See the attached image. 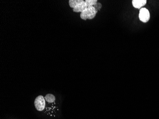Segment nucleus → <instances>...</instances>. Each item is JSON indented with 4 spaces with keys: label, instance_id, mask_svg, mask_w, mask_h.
I'll return each instance as SVG.
<instances>
[{
    "label": "nucleus",
    "instance_id": "obj_7",
    "mask_svg": "<svg viewBox=\"0 0 159 119\" xmlns=\"http://www.w3.org/2000/svg\"><path fill=\"white\" fill-rule=\"evenodd\" d=\"M82 1V0H69V4L71 8L73 9Z\"/></svg>",
    "mask_w": 159,
    "mask_h": 119
},
{
    "label": "nucleus",
    "instance_id": "obj_2",
    "mask_svg": "<svg viewBox=\"0 0 159 119\" xmlns=\"http://www.w3.org/2000/svg\"><path fill=\"white\" fill-rule=\"evenodd\" d=\"M34 106L39 112H42L45 110L46 106L45 97L42 95H39L35 98L34 102Z\"/></svg>",
    "mask_w": 159,
    "mask_h": 119
},
{
    "label": "nucleus",
    "instance_id": "obj_3",
    "mask_svg": "<svg viewBox=\"0 0 159 119\" xmlns=\"http://www.w3.org/2000/svg\"><path fill=\"white\" fill-rule=\"evenodd\" d=\"M139 16L140 21L144 23L148 22L150 18V14L149 10L145 8L140 9Z\"/></svg>",
    "mask_w": 159,
    "mask_h": 119
},
{
    "label": "nucleus",
    "instance_id": "obj_8",
    "mask_svg": "<svg viewBox=\"0 0 159 119\" xmlns=\"http://www.w3.org/2000/svg\"><path fill=\"white\" fill-rule=\"evenodd\" d=\"M85 2L86 3L87 7H89L93 6L98 2V1L97 0H86L85 1Z\"/></svg>",
    "mask_w": 159,
    "mask_h": 119
},
{
    "label": "nucleus",
    "instance_id": "obj_5",
    "mask_svg": "<svg viewBox=\"0 0 159 119\" xmlns=\"http://www.w3.org/2000/svg\"><path fill=\"white\" fill-rule=\"evenodd\" d=\"M146 0H133L132 4L134 8L140 9L146 4Z\"/></svg>",
    "mask_w": 159,
    "mask_h": 119
},
{
    "label": "nucleus",
    "instance_id": "obj_6",
    "mask_svg": "<svg viewBox=\"0 0 159 119\" xmlns=\"http://www.w3.org/2000/svg\"><path fill=\"white\" fill-rule=\"evenodd\" d=\"M45 99L46 102H47L48 103L53 104L55 102L56 98L54 94H52V93H48L45 95Z\"/></svg>",
    "mask_w": 159,
    "mask_h": 119
},
{
    "label": "nucleus",
    "instance_id": "obj_1",
    "mask_svg": "<svg viewBox=\"0 0 159 119\" xmlns=\"http://www.w3.org/2000/svg\"><path fill=\"white\" fill-rule=\"evenodd\" d=\"M97 11H96L94 7H89L84 10L80 14V17L82 20H86L87 19L91 20L95 17Z\"/></svg>",
    "mask_w": 159,
    "mask_h": 119
},
{
    "label": "nucleus",
    "instance_id": "obj_4",
    "mask_svg": "<svg viewBox=\"0 0 159 119\" xmlns=\"http://www.w3.org/2000/svg\"><path fill=\"white\" fill-rule=\"evenodd\" d=\"M87 6L84 1L82 0L80 3H79L74 8L73 11L75 13H82L84 10L87 8Z\"/></svg>",
    "mask_w": 159,
    "mask_h": 119
},
{
    "label": "nucleus",
    "instance_id": "obj_9",
    "mask_svg": "<svg viewBox=\"0 0 159 119\" xmlns=\"http://www.w3.org/2000/svg\"><path fill=\"white\" fill-rule=\"evenodd\" d=\"M94 8L96 10V11L98 12L99 10L101 9V8L102 7V5H101V3H100V2H97V3L95 4V5L93 6Z\"/></svg>",
    "mask_w": 159,
    "mask_h": 119
}]
</instances>
